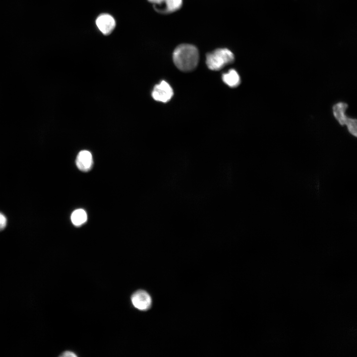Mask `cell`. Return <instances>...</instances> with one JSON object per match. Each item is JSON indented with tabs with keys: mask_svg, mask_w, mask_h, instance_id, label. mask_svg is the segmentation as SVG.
<instances>
[{
	"mask_svg": "<svg viewBox=\"0 0 357 357\" xmlns=\"http://www.w3.org/2000/svg\"><path fill=\"white\" fill-rule=\"evenodd\" d=\"M149 2L152 3L154 5L159 4L162 0H148Z\"/></svg>",
	"mask_w": 357,
	"mask_h": 357,
	"instance_id": "4fadbf2b",
	"label": "cell"
},
{
	"mask_svg": "<svg viewBox=\"0 0 357 357\" xmlns=\"http://www.w3.org/2000/svg\"><path fill=\"white\" fill-rule=\"evenodd\" d=\"M348 105L346 103L340 102L333 107V114L341 125H346L350 133L357 137V121L356 119L348 118L346 114Z\"/></svg>",
	"mask_w": 357,
	"mask_h": 357,
	"instance_id": "3957f363",
	"label": "cell"
},
{
	"mask_svg": "<svg viewBox=\"0 0 357 357\" xmlns=\"http://www.w3.org/2000/svg\"><path fill=\"white\" fill-rule=\"evenodd\" d=\"M76 164L82 171H89L93 164V157L91 152L85 150L80 151L76 157Z\"/></svg>",
	"mask_w": 357,
	"mask_h": 357,
	"instance_id": "52a82bcc",
	"label": "cell"
},
{
	"mask_svg": "<svg viewBox=\"0 0 357 357\" xmlns=\"http://www.w3.org/2000/svg\"><path fill=\"white\" fill-rule=\"evenodd\" d=\"M182 3V0H162L159 4L155 5L154 7L158 12L169 13L180 8Z\"/></svg>",
	"mask_w": 357,
	"mask_h": 357,
	"instance_id": "ba28073f",
	"label": "cell"
},
{
	"mask_svg": "<svg viewBox=\"0 0 357 357\" xmlns=\"http://www.w3.org/2000/svg\"><path fill=\"white\" fill-rule=\"evenodd\" d=\"M6 224V219L4 215L0 213V230L4 228Z\"/></svg>",
	"mask_w": 357,
	"mask_h": 357,
	"instance_id": "8fae6325",
	"label": "cell"
},
{
	"mask_svg": "<svg viewBox=\"0 0 357 357\" xmlns=\"http://www.w3.org/2000/svg\"><path fill=\"white\" fill-rule=\"evenodd\" d=\"M131 300L135 308L142 311L149 309L152 302L150 295L143 290H139L135 292L131 297Z\"/></svg>",
	"mask_w": 357,
	"mask_h": 357,
	"instance_id": "277c9868",
	"label": "cell"
},
{
	"mask_svg": "<svg viewBox=\"0 0 357 357\" xmlns=\"http://www.w3.org/2000/svg\"><path fill=\"white\" fill-rule=\"evenodd\" d=\"M175 65L181 71L188 72L193 70L197 65L199 53L193 45L184 44L178 46L173 54Z\"/></svg>",
	"mask_w": 357,
	"mask_h": 357,
	"instance_id": "6da1fadb",
	"label": "cell"
},
{
	"mask_svg": "<svg viewBox=\"0 0 357 357\" xmlns=\"http://www.w3.org/2000/svg\"><path fill=\"white\" fill-rule=\"evenodd\" d=\"M173 94L171 86L164 80L156 85L152 92V96L155 100L163 103L169 101Z\"/></svg>",
	"mask_w": 357,
	"mask_h": 357,
	"instance_id": "5b68a950",
	"label": "cell"
},
{
	"mask_svg": "<svg viewBox=\"0 0 357 357\" xmlns=\"http://www.w3.org/2000/svg\"><path fill=\"white\" fill-rule=\"evenodd\" d=\"M61 357H77V356L74 352L69 351H66L62 353L61 355Z\"/></svg>",
	"mask_w": 357,
	"mask_h": 357,
	"instance_id": "7c38bea8",
	"label": "cell"
},
{
	"mask_svg": "<svg viewBox=\"0 0 357 357\" xmlns=\"http://www.w3.org/2000/svg\"><path fill=\"white\" fill-rule=\"evenodd\" d=\"M222 79L225 83L231 87H236L240 83V77L238 72L233 69L222 75Z\"/></svg>",
	"mask_w": 357,
	"mask_h": 357,
	"instance_id": "9c48e42d",
	"label": "cell"
},
{
	"mask_svg": "<svg viewBox=\"0 0 357 357\" xmlns=\"http://www.w3.org/2000/svg\"><path fill=\"white\" fill-rule=\"evenodd\" d=\"M96 24L100 32L105 35L110 34L116 26L114 18L108 13L99 15L96 19Z\"/></svg>",
	"mask_w": 357,
	"mask_h": 357,
	"instance_id": "8992f818",
	"label": "cell"
},
{
	"mask_svg": "<svg viewBox=\"0 0 357 357\" xmlns=\"http://www.w3.org/2000/svg\"><path fill=\"white\" fill-rule=\"evenodd\" d=\"M234 55L229 50L218 49L207 54L206 62L212 70H219L234 61Z\"/></svg>",
	"mask_w": 357,
	"mask_h": 357,
	"instance_id": "7a4b0ae2",
	"label": "cell"
},
{
	"mask_svg": "<svg viewBox=\"0 0 357 357\" xmlns=\"http://www.w3.org/2000/svg\"><path fill=\"white\" fill-rule=\"evenodd\" d=\"M87 219L86 212L82 209L74 210L71 215V222L76 226H79L83 224L87 221Z\"/></svg>",
	"mask_w": 357,
	"mask_h": 357,
	"instance_id": "30bf717a",
	"label": "cell"
}]
</instances>
